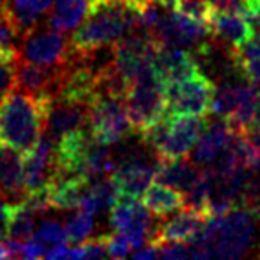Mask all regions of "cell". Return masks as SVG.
Instances as JSON below:
<instances>
[{"instance_id": "obj_1", "label": "cell", "mask_w": 260, "mask_h": 260, "mask_svg": "<svg viewBox=\"0 0 260 260\" xmlns=\"http://www.w3.org/2000/svg\"><path fill=\"white\" fill-rule=\"evenodd\" d=\"M52 98L15 89L0 100V145L29 153L47 130Z\"/></svg>"}, {"instance_id": "obj_2", "label": "cell", "mask_w": 260, "mask_h": 260, "mask_svg": "<svg viewBox=\"0 0 260 260\" xmlns=\"http://www.w3.org/2000/svg\"><path fill=\"white\" fill-rule=\"evenodd\" d=\"M139 6L141 0H104L94 4L70 40L73 54L91 55L138 30Z\"/></svg>"}, {"instance_id": "obj_3", "label": "cell", "mask_w": 260, "mask_h": 260, "mask_svg": "<svg viewBox=\"0 0 260 260\" xmlns=\"http://www.w3.org/2000/svg\"><path fill=\"white\" fill-rule=\"evenodd\" d=\"M256 216L246 207H234L219 217H209L192 239L191 258H241L248 255L256 232Z\"/></svg>"}, {"instance_id": "obj_4", "label": "cell", "mask_w": 260, "mask_h": 260, "mask_svg": "<svg viewBox=\"0 0 260 260\" xmlns=\"http://www.w3.org/2000/svg\"><path fill=\"white\" fill-rule=\"evenodd\" d=\"M166 84L155 64H152L136 75L126 86V111L138 134L148 130L166 116Z\"/></svg>"}, {"instance_id": "obj_5", "label": "cell", "mask_w": 260, "mask_h": 260, "mask_svg": "<svg viewBox=\"0 0 260 260\" xmlns=\"http://www.w3.org/2000/svg\"><path fill=\"white\" fill-rule=\"evenodd\" d=\"M87 128L100 145H118L136 132L126 111L125 94L98 91L89 104Z\"/></svg>"}, {"instance_id": "obj_6", "label": "cell", "mask_w": 260, "mask_h": 260, "mask_svg": "<svg viewBox=\"0 0 260 260\" xmlns=\"http://www.w3.org/2000/svg\"><path fill=\"white\" fill-rule=\"evenodd\" d=\"M216 82L207 73H198L184 80L166 84L168 116H207L210 114Z\"/></svg>"}, {"instance_id": "obj_7", "label": "cell", "mask_w": 260, "mask_h": 260, "mask_svg": "<svg viewBox=\"0 0 260 260\" xmlns=\"http://www.w3.org/2000/svg\"><path fill=\"white\" fill-rule=\"evenodd\" d=\"M72 43L54 27H32L22 34V59L40 66H62L72 59Z\"/></svg>"}, {"instance_id": "obj_8", "label": "cell", "mask_w": 260, "mask_h": 260, "mask_svg": "<svg viewBox=\"0 0 260 260\" xmlns=\"http://www.w3.org/2000/svg\"><path fill=\"white\" fill-rule=\"evenodd\" d=\"M150 159L152 157H141V159L125 160L116 166L111 178L116 185L118 196L139 200L145 194V191L155 180V168L159 160L157 159L155 162H152Z\"/></svg>"}, {"instance_id": "obj_9", "label": "cell", "mask_w": 260, "mask_h": 260, "mask_svg": "<svg viewBox=\"0 0 260 260\" xmlns=\"http://www.w3.org/2000/svg\"><path fill=\"white\" fill-rule=\"evenodd\" d=\"M64 66H40L27 62L23 59L18 61L16 68V87L25 93L36 96H48L54 100L61 87Z\"/></svg>"}, {"instance_id": "obj_10", "label": "cell", "mask_w": 260, "mask_h": 260, "mask_svg": "<svg viewBox=\"0 0 260 260\" xmlns=\"http://www.w3.org/2000/svg\"><path fill=\"white\" fill-rule=\"evenodd\" d=\"M209 221L203 210L184 207L168 221H162L155 226L150 242H191Z\"/></svg>"}, {"instance_id": "obj_11", "label": "cell", "mask_w": 260, "mask_h": 260, "mask_svg": "<svg viewBox=\"0 0 260 260\" xmlns=\"http://www.w3.org/2000/svg\"><path fill=\"white\" fill-rule=\"evenodd\" d=\"M235 130L224 118H214L205 123L203 132L194 145L191 160L200 168H207L230 146Z\"/></svg>"}, {"instance_id": "obj_12", "label": "cell", "mask_w": 260, "mask_h": 260, "mask_svg": "<svg viewBox=\"0 0 260 260\" xmlns=\"http://www.w3.org/2000/svg\"><path fill=\"white\" fill-rule=\"evenodd\" d=\"M25 170V192L40 189L50 182L55 173V141L47 134L41 136L38 145L23 157Z\"/></svg>"}, {"instance_id": "obj_13", "label": "cell", "mask_w": 260, "mask_h": 260, "mask_svg": "<svg viewBox=\"0 0 260 260\" xmlns=\"http://www.w3.org/2000/svg\"><path fill=\"white\" fill-rule=\"evenodd\" d=\"M210 30L216 40H219L223 45L230 47L232 50H237L244 43H248L253 38V30L249 20L241 13L223 11V9H212V15L209 20Z\"/></svg>"}, {"instance_id": "obj_14", "label": "cell", "mask_w": 260, "mask_h": 260, "mask_svg": "<svg viewBox=\"0 0 260 260\" xmlns=\"http://www.w3.org/2000/svg\"><path fill=\"white\" fill-rule=\"evenodd\" d=\"M87 116H89V105L54 98L45 134L57 143L59 138L72 130L87 126Z\"/></svg>"}, {"instance_id": "obj_15", "label": "cell", "mask_w": 260, "mask_h": 260, "mask_svg": "<svg viewBox=\"0 0 260 260\" xmlns=\"http://www.w3.org/2000/svg\"><path fill=\"white\" fill-rule=\"evenodd\" d=\"M0 196L18 202L25 196V170L20 152L0 145Z\"/></svg>"}, {"instance_id": "obj_16", "label": "cell", "mask_w": 260, "mask_h": 260, "mask_svg": "<svg viewBox=\"0 0 260 260\" xmlns=\"http://www.w3.org/2000/svg\"><path fill=\"white\" fill-rule=\"evenodd\" d=\"M91 182L79 175H54L48 182V196L52 209L73 210L79 209L84 196L89 191Z\"/></svg>"}, {"instance_id": "obj_17", "label": "cell", "mask_w": 260, "mask_h": 260, "mask_svg": "<svg viewBox=\"0 0 260 260\" xmlns=\"http://www.w3.org/2000/svg\"><path fill=\"white\" fill-rule=\"evenodd\" d=\"M155 68L159 70L166 82L184 80L202 70L191 50L177 47H164V45H160L159 50H157Z\"/></svg>"}, {"instance_id": "obj_18", "label": "cell", "mask_w": 260, "mask_h": 260, "mask_svg": "<svg viewBox=\"0 0 260 260\" xmlns=\"http://www.w3.org/2000/svg\"><path fill=\"white\" fill-rule=\"evenodd\" d=\"M203 173V168L194 164L192 160L173 159V160H157L155 180L164 182L168 185H173L175 189L182 192H187L194 187Z\"/></svg>"}, {"instance_id": "obj_19", "label": "cell", "mask_w": 260, "mask_h": 260, "mask_svg": "<svg viewBox=\"0 0 260 260\" xmlns=\"http://www.w3.org/2000/svg\"><path fill=\"white\" fill-rule=\"evenodd\" d=\"M143 205L155 217H166L185 207V194L173 185L153 182L143 194Z\"/></svg>"}, {"instance_id": "obj_20", "label": "cell", "mask_w": 260, "mask_h": 260, "mask_svg": "<svg viewBox=\"0 0 260 260\" xmlns=\"http://www.w3.org/2000/svg\"><path fill=\"white\" fill-rule=\"evenodd\" d=\"M89 13V0H55L48 25L61 32L75 30Z\"/></svg>"}, {"instance_id": "obj_21", "label": "cell", "mask_w": 260, "mask_h": 260, "mask_svg": "<svg viewBox=\"0 0 260 260\" xmlns=\"http://www.w3.org/2000/svg\"><path fill=\"white\" fill-rule=\"evenodd\" d=\"M116 200H118V191H116L114 182L111 177H104L91 182L89 191L84 196L79 209L96 216V214L109 212L116 203Z\"/></svg>"}, {"instance_id": "obj_22", "label": "cell", "mask_w": 260, "mask_h": 260, "mask_svg": "<svg viewBox=\"0 0 260 260\" xmlns=\"http://www.w3.org/2000/svg\"><path fill=\"white\" fill-rule=\"evenodd\" d=\"M34 210L29 207L25 200L11 202L9 209V221H8V237L18 239V241H27L34 234Z\"/></svg>"}, {"instance_id": "obj_23", "label": "cell", "mask_w": 260, "mask_h": 260, "mask_svg": "<svg viewBox=\"0 0 260 260\" xmlns=\"http://www.w3.org/2000/svg\"><path fill=\"white\" fill-rule=\"evenodd\" d=\"M20 52L13 45H0V100L16 87Z\"/></svg>"}, {"instance_id": "obj_24", "label": "cell", "mask_w": 260, "mask_h": 260, "mask_svg": "<svg viewBox=\"0 0 260 260\" xmlns=\"http://www.w3.org/2000/svg\"><path fill=\"white\" fill-rule=\"evenodd\" d=\"M64 228H66V235H68V241L72 244L75 246L82 244L84 241H87L91 237V232L94 228V216L77 209V212H73L68 217Z\"/></svg>"}, {"instance_id": "obj_25", "label": "cell", "mask_w": 260, "mask_h": 260, "mask_svg": "<svg viewBox=\"0 0 260 260\" xmlns=\"http://www.w3.org/2000/svg\"><path fill=\"white\" fill-rule=\"evenodd\" d=\"M173 9L182 13V15L189 16V18L198 20V22L209 25L214 6L210 4V0H175Z\"/></svg>"}, {"instance_id": "obj_26", "label": "cell", "mask_w": 260, "mask_h": 260, "mask_svg": "<svg viewBox=\"0 0 260 260\" xmlns=\"http://www.w3.org/2000/svg\"><path fill=\"white\" fill-rule=\"evenodd\" d=\"M34 237L40 242H43L48 249L55 248V246H62L68 242L66 228L62 226L59 221H45V223H41V226L36 230Z\"/></svg>"}, {"instance_id": "obj_27", "label": "cell", "mask_w": 260, "mask_h": 260, "mask_svg": "<svg viewBox=\"0 0 260 260\" xmlns=\"http://www.w3.org/2000/svg\"><path fill=\"white\" fill-rule=\"evenodd\" d=\"M235 62H237L239 73L242 75V79L255 84L260 89V57H241L235 54Z\"/></svg>"}, {"instance_id": "obj_28", "label": "cell", "mask_w": 260, "mask_h": 260, "mask_svg": "<svg viewBox=\"0 0 260 260\" xmlns=\"http://www.w3.org/2000/svg\"><path fill=\"white\" fill-rule=\"evenodd\" d=\"M109 235L111 234H102L84 241L80 244L84 249V258H102V256H107Z\"/></svg>"}, {"instance_id": "obj_29", "label": "cell", "mask_w": 260, "mask_h": 260, "mask_svg": "<svg viewBox=\"0 0 260 260\" xmlns=\"http://www.w3.org/2000/svg\"><path fill=\"white\" fill-rule=\"evenodd\" d=\"M162 258H191V249L184 242H153Z\"/></svg>"}, {"instance_id": "obj_30", "label": "cell", "mask_w": 260, "mask_h": 260, "mask_svg": "<svg viewBox=\"0 0 260 260\" xmlns=\"http://www.w3.org/2000/svg\"><path fill=\"white\" fill-rule=\"evenodd\" d=\"M132 255V246L128 239L123 234L109 235V246H107V256L111 258H123V256Z\"/></svg>"}, {"instance_id": "obj_31", "label": "cell", "mask_w": 260, "mask_h": 260, "mask_svg": "<svg viewBox=\"0 0 260 260\" xmlns=\"http://www.w3.org/2000/svg\"><path fill=\"white\" fill-rule=\"evenodd\" d=\"M47 246L43 242H40L36 237H29L27 241H23L22 246V258H29V260H36V258H43L47 255Z\"/></svg>"}, {"instance_id": "obj_32", "label": "cell", "mask_w": 260, "mask_h": 260, "mask_svg": "<svg viewBox=\"0 0 260 260\" xmlns=\"http://www.w3.org/2000/svg\"><path fill=\"white\" fill-rule=\"evenodd\" d=\"M210 4H212L216 9H223V11L241 13V15H244L246 13L244 0H210Z\"/></svg>"}, {"instance_id": "obj_33", "label": "cell", "mask_w": 260, "mask_h": 260, "mask_svg": "<svg viewBox=\"0 0 260 260\" xmlns=\"http://www.w3.org/2000/svg\"><path fill=\"white\" fill-rule=\"evenodd\" d=\"M256 255H258V256H260V246H258V253H256Z\"/></svg>"}]
</instances>
